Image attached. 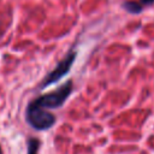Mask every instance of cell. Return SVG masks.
<instances>
[{
    "instance_id": "obj_1",
    "label": "cell",
    "mask_w": 154,
    "mask_h": 154,
    "mask_svg": "<svg viewBox=\"0 0 154 154\" xmlns=\"http://www.w3.org/2000/svg\"><path fill=\"white\" fill-rule=\"evenodd\" d=\"M71 91H72V81H67L63 85L58 87L55 90L36 97V99L31 100V102L38 107L45 108V109L59 108L60 106H63L65 103V101L70 96Z\"/></svg>"
},
{
    "instance_id": "obj_2",
    "label": "cell",
    "mask_w": 154,
    "mask_h": 154,
    "mask_svg": "<svg viewBox=\"0 0 154 154\" xmlns=\"http://www.w3.org/2000/svg\"><path fill=\"white\" fill-rule=\"evenodd\" d=\"M25 119H26L28 124L37 131L48 130L57 122V118L53 113H51L48 109H45L42 107L36 106L31 101L29 102V105L26 107Z\"/></svg>"
},
{
    "instance_id": "obj_3",
    "label": "cell",
    "mask_w": 154,
    "mask_h": 154,
    "mask_svg": "<svg viewBox=\"0 0 154 154\" xmlns=\"http://www.w3.org/2000/svg\"><path fill=\"white\" fill-rule=\"evenodd\" d=\"M77 57V52L76 51H70L59 63L58 65L46 76V78L43 79V82L41 83V88H46L55 82H58L59 79H61L64 76H66L70 70H71V66L75 61Z\"/></svg>"
},
{
    "instance_id": "obj_4",
    "label": "cell",
    "mask_w": 154,
    "mask_h": 154,
    "mask_svg": "<svg viewBox=\"0 0 154 154\" xmlns=\"http://www.w3.org/2000/svg\"><path fill=\"white\" fill-rule=\"evenodd\" d=\"M123 8L126 10L129 13L132 14H138L140 12H142L143 10V5L141 4V1H124L123 2Z\"/></svg>"
},
{
    "instance_id": "obj_5",
    "label": "cell",
    "mask_w": 154,
    "mask_h": 154,
    "mask_svg": "<svg viewBox=\"0 0 154 154\" xmlns=\"http://www.w3.org/2000/svg\"><path fill=\"white\" fill-rule=\"evenodd\" d=\"M40 140L36 137H31L28 141V154H38V149H40Z\"/></svg>"
},
{
    "instance_id": "obj_6",
    "label": "cell",
    "mask_w": 154,
    "mask_h": 154,
    "mask_svg": "<svg viewBox=\"0 0 154 154\" xmlns=\"http://www.w3.org/2000/svg\"><path fill=\"white\" fill-rule=\"evenodd\" d=\"M140 1H141V4L143 6H148V5H153L154 4V0H140Z\"/></svg>"
},
{
    "instance_id": "obj_7",
    "label": "cell",
    "mask_w": 154,
    "mask_h": 154,
    "mask_svg": "<svg viewBox=\"0 0 154 154\" xmlns=\"http://www.w3.org/2000/svg\"><path fill=\"white\" fill-rule=\"evenodd\" d=\"M0 154H2V149H1V147H0Z\"/></svg>"
}]
</instances>
